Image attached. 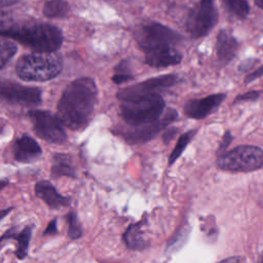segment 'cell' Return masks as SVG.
<instances>
[{"label": "cell", "instance_id": "obj_15", "mask_svg": "<svg viewBox=\"0 0 263 263\" xmlns=\"http://www.w3.org/2000/svg\"><path fill=\"white\" fill-rule=\"evenodd\" d=\"M14 158L21 162H30L42 153L40 146L29 136H23L14 144Z\"/></svg>", "mask_w": 263, "mask_h": 263}, {"label": "cell", "instance_id": "obj_34", "mask_svg": "<svg viewBox=\"0 0 263 263\" xmlns=\"http://www.w3.org/2000/svg\"><path fill=\"white\" fill-rule=\"evenodd\" d=\"M10 211H12V208H9V209H6V210H4V211H1V212H0V220L3 219L7 214H9Z\"/></svg>", "mask_w": 263, "mask_h": 263}, {"label": "cell", "instance_id": "obj_37", "mask_svg": "<svg viewBox=\"0 0 263 263\" xmlns=\"http://www.w3.org/2000/svg\"><path fill=\"white\" fill-rule=\"evenodd\" d=\"M260 263H263V253L261 255V259H260Z\"/></svg>", "mask_w": 263, "mask_h": 263}, {"label": "cell", "instance_id": "obj_32", "mask_svg": "<svg viewBox=\"0 0 263 263\" xmlns=\"http://www.w3.org/2000/svg\"><path fill=\"white\" fill-rule=\"evenodd\" d=\"M8 21V14L4 11H0V27H3Z\"/></svg>", "mask_w": 263, "mask_h": 263}, {"label": "cell", "instance_id": "obj_16", "mask_svg": "<svg viewBox=\"0 0 263 263\" xmlns=\"http://www.w3.org/2000/svg\"><path fill=\"white\" fill-rule=\"evenodd\" d=\"M217 55L223 63L230 62L238 49V42L227 30H221L217 36Z\"/></svg>", "mask_w": 263, "mask_h": 263}, {"label": "cell", "instance_id": "obj_7", "mask_svg": "<svg viewBox=\"0 0 263 263\" xmlns=\"http://www.w3.org/2000/svg\"><path fill=\"white\" fill-rule=\"evenodd\" d=\"M218 12L213 0H199L191 9L186 23L189 34L194 38L205 36L217 24Z\"/></svg>", "mask_w": 263, "mask_h": 263}, {"label": "cell", "instance_id": "obj_18", "mask_svg": "<svg viewBox=\"0 0 263 263\" xmlns=\"http://www.w3.org/2000/svg\"><path fill=\"white\" fill-rule=\"evenodd\" d=\"M51 175L54 178L67 176L74 178L76 176L75 168L72 165L71 159L66 154H55L53 156V163L51 166Z\"/></svg>", "mask_w": 263, "mask_h": 263}, {"label": "cell", "instance_id": "obj_2", "mask_svg": "<svg viewBox=\"0 0 263 263\" xmlns=\"http://www.w3.org/2000/svg\"><path fill=\"white\" fill-rule=\"evenodd\" d=\"M0 35L12 38L38 52H53L62 43L60 30L48 24H25L0 30Z\"/></svg>", "mask_w": 263, "mask_h": 263}, {"label": "cell", "instance_id": "obj_9", "mask_svg": "<svg viewBox=\"0 0 263 263\" xmlns=\"http://www.w3.org/2000/svg\"><path fill=\"white\" fill-rule=\"evenodd\" d=\"M30 117L35 133L41 139L55 144H61L66 141L67 137L61 125V121L49 112L31 111Z\"/></svg>", "mask_w": 263, "mask_h": 263}, {"label": "cell", "instance_id": "obj_11", "mask_svg": "<svg viewBox=\"0 0 263 263\" xmlns=\"http://www.w3.org/2000/svg\"><path fill=\"white\" fill-rule=\"evenodd\" d=\"M178 116V113L174 109H168L162 117H159L157 120L138 126V128L127 133L125 135V140L129 144H142L152 138H154L161 129L166 127L171 122H173Z\"/></svg>", "mask_w": 263, "mask_h": 263}, {"label": "cell", "instance_id": "obj_5", "mask_svg": "<svg viewBox=\"0 0 263 263\" xmlns=\"http://www.w3.org/2000/svg\"><path fill=\"white\" fill-rule=\"evenodd\" d=\"M219 168L230 172H252L263 166V151L255 146H238L219 156Z\"/></svg>", "mask_w": 263, "mask_h": 263}, {"label": "cell", "instance_id": "obj_27", "mask_svg": "<svg viewBox=\"0 0 263 263\" xmlns=\"http://www.w3.org/2000/svg\"><path fill=\"white\" fill-rule=\"evenodd\" d=\"M231 141H232V136H231L230 132H226L225 135H224V137H223V139H222V142H221V144H220V146H219V149H218L219 156L222 155L223 153H225V151H226V149H227V147L229 146V144H230Z\"/></svg>", "mask_w": 263, "mask_h": 263}, {"label": "cell", "instance_id": "obj_26", "mask_svg": "<svg viewBox=\"0 0 263 263\" xmlns=\"http://www.w3.org/2000/svg\"><path fill=\"white\" fill-rule=\"evenodd\" d=\"M259 97H260V92H258V91H255V90L254 91H248V92H246L243 95L237 96L235 98L234 102L237 103V102H240V101H255Z\"/></svg>", "mask_w": 263, "mask_h": 263}, {"label": "cell", "instance_id": "obj_22", "mask_svg": "<svg viewBox=\"0 0 263 263\" xmlns=\"http://www.w3.org/2000/svg\"><path fill=\"white\" fill-rule=\"evenodd\" d=\"M195 133H196L195 130H189V132H187V133L183 134V135L179 138V140H178V142H177V144H176L174 150L172 151V153H171V155H170V157H168V163H170V164H173V163L180 157V155L183 153L184 149L187 147V145L190 143V141H191L192 138L194 137Z\"/></svg>", "mask_w": 263, "mask_h": 263}, {"label": "cell", "instance_id": "obj_3", "mask_svg": "<svg viewBox=\"0 0 263 263\" xmlns=\"http://www.w3.org/2000/svg\"><path fill=\"white\" fill-rule=\"evenodd\" d=\"M60 55L52 52H35L24 55L16 64V73L25 80L45 81L55 77L62 70Z\"/></svg>", "mask_w": 263, "mask_h": 263}, {"label": "cell", "instance_id": "obj_25", "mask_svg": "<svg viewBox=\"0 0 263 263\" xmlns=\"http://www.w3.org/2000/svg\"><path fill=\"white\" fill-rule=\"evenodd\" d=\"M125 70H126V68H123V64H121L118 67V70H117L116 74H114L113 77H112V80L116 84H121V83L126 82V81H128L133 78V76L128 72H125Z\"/></svg>", "mask_w": 263, "mask_h": 263}, {"label": "cell", "instance_id": "obj_31", "mask_svg": "<svg viewBox=\"0 0 263 263\" xmlns=\"http://www.w3.org/2000/svg\"><path fill=\"white\" fill-rule=\"evenodd\" d=\"M255 64V60H248L242 62V64L239 66V70H248Z\"/></svg>", "mask_w": 263, "mask_h": 263}, {"label": "cell", "instance_id": "obj_33", "mask_svg": "<svg viewBox=\"0 0 263 263\" xmlns=\"http://www.w3.org/2000/svg\"><path fill=\"white\" fill-rule=\"evenodd\" d=\"M18 0H0V6H8V5H12L15 2H17Z\"/></svg>", "mask_w": 263, "mask_h": 263}, {"label": "cell", "instance_id": "obj_17", "mask_svg": "<svg viewBox=\"0 0 263 263\" xmlns=\"http://www.w3.org/2000/svg\"><path fill=\"white\" fill-rule=\"evenodd\" d=\"M123 239L127 248L132 250H142L146 248L147 239L144 232V222L141 221L129 225L123 235Z\"/></svg>", "mask_w": 263, "mask_h": 263}, {"label": "cell", "instance_id": "obj_30", "mask_svg": "<svg viewBox=\"0 0 263 263\" xmlns=\"http://www.w3.org/2000/svg\"><path fill=\"white\" fill-rule=\"evenodd\" d=\"M176 133H177V130H176V129H173V128L171 129V128H170V129L164 134V136H163L164 142H165V143L170 142V141L173 139V137L175 136V134H176Z\"/></svg>", "mask_w": 263, "mask_h": 263}, {"label": "cell", "instance_id": "obj_1", "mask_svg": "<svg viewBox=\"0 0 263 263\" xmlns=\"http://www.w3.org/2000/svg\"><path fill=\"white\" fill-rule=\"evenodd\" d=\"M97 93L96 83L90 78H79L70 83L58 105L61 123L71 129L83 128L92 113Z\"/></svg>", "mask_w": 263, "mask_h": 263}, {"label": "cell", "instance_id": "obj_10", "mask_svg": "<svg viewBox=\"0 0 263 263\" xmlns=\"http://www.w3.org/2000/svg\"><path fill=\"white\" fill-rule=\"evenodd\" d=\"M0 100L24 106L39 104L41 92L38 88L27 87L7 80H0Z\"/></svg>", "mask_w": 263, "mask_h": 263}, {"label": "cell", "instance_id": "obj_12", "mask_svg": "<svg viewBox=\"0 0 263 263\" xmlns=\"http://www.w3.org/2000/svg\"><path fill=\"white\" fill-rule=\"evenodd\" d=\"M224 93H216L202 99L188 101L184 106V113L193 119H202L213 113L224 101Z\"/></svg>", "mask_w": 263, "mask_h": 263}, {"label": "cell", "instance_id": "obj_14", "mask_svg": "<svg viewBox=\"0 0 263 263\" xmlns=\"http://www.w3.org/2000/svg\"><path fill=\"white\" fill-rule=\"evenodd\" d=\"M36 195L51 209H61L70 204L71 199L60 194L54 186L48 181H39L35 185Z\"/></svg>", "mask_w": 263, "mask_h": 263}, {"label": "cell", "instance_id": "obj_20", "mask_svg": "<svg viewBox=\"0 0 263 263\" xmlns=\"http://www.w3.org/2000/svg\"><path fill=\"white\" fill-rule=\"evenodd\" d=\"M69 5L65 0H49L43 7V12L47 17H61L67 14Z\"/></svg>", "mask_w": 263, "mask_h": 263}, {"label": "cell", "instance_id": "obj_6", "mask_svg": "<svg viewBox=\"0 0 263 263\" xmlns=\"http://www.w3.org/2000/svg\"><path fill=\"white\" fill-rule=\"evenodd\" d=\"M136 40L141 48L147 51L157 47L173 46L181 40V36L171 28L152 22L144 24L138 30Z\"/></svg>", "mask_w": 263, "mask_h": 263}, {"label": "cell", "instance_id": "obj_28", "mask_svg": "<svg viewBox=\"0 0 263 263\" xmlns=\"http://www.w3.org/2000/svg\"><path fill=\"white\" fill-rule=\"evenodd\" d=\"M261 76H263V65L261 67H259L257 70H255L254 72H252L251 74H249L247 77H246V80L245 82L246 83H250L258 78H260Z\"/></svg>", "mask_w": 263, "mask_h": 263}, {"label": "cell", "instance_id": "obj_4", "mask_svg": "<svg viewBox=\"0 0 263 263\" xmlns=\"http://www.w3.org/2000/svg\"><path fill=\"white\" fill-rule=\"evenodd\" d=\"M164 101L158 93L123 102L120 115L132 126H142L157 120L163 111Z\"/></svg>", "mask_w": 263, "mask_h": 263}, {"label": "cell", "instance_id": "obj_35", "mask_svg": "<svg viewBox=\"0 0 263 263\" xmlns=\"http://www.w3.org/2000/svg\"><path fill=\"white\" fill-rule=\"evenodd\" d=\"M7 185H8V181L7 180H0V190H2Z\"/></svg>", "mask_w": 263, "mask_h": 263}, {"label": "cell", "instance_id": "obj_19", "mask_svg": "<svg viewBox=\"0 0 263 263\" xmlns=\"http://www.w3.org/2000/svg\"><path fill=\"white\" fill-rule=\"evenodd\" d=\"M31 236H32V226H26L21 232L16 234L15 239L17 240V248L15 250V256L17 259L23 260L27 257Z\"/></svg>", "mask_w": 263, "mask_h": 263}, {"label": "cell", "instance_id": "obj_36", "mask_svg": "<svg viewBox=\"0 0 263 263\" xmlns=\"http://www.w3.org/2000/svg\"><path fill=\"white\" fill-rule=\"evenodd\" d=\"M255 3L258 7H260L261 9H263V0H255Z\"/></svg>", "mask_w": 263, "mask_h": 263}, {"label": "cell", "instance_id": "obj_29", "mask_svg": "<svg viewBox=\"0 0 263 263\" xmlns=\"http://www.w3.org/2000/svg\"><path fill=\"white\" fill-rule=\"evenodd\" d=\"M55 233H58V227H57V220L53 219L48 223L47 227L43 232V235H52Z\"/></svg>", "mask_w": 263, "mask_h": 263}, {"label": "cell", "instance_id": "obj_23", "mask_svg": "<svg viewBox=\"0 0 263 263\" xmlns=\"http://www.w3.org/2000/svg\"><path fill=\"white\" fill-rule=\"evenodd\" d=\"M15 51L16 46L13 42L6 39H0V69L11 60Z\"/></svg>", "mask_w": 263, "mask_h": 263}, {"label": "cell", "instance_id": "obj_8", "mask_svg": "<svg viewBox=\"0 0 263 263\" xmlns=\"http://www.w3.org/2000/svg\"><path fill=\"white\" fill-rule=\"evenodd\" d=\"M177 81L178 77L176 75H162L153 77L135 85L120 89L117 92V98L122 102L137 100L143 97L154 95L157 90L168 88L175 85Z\"/></svg>", "mask_w": 263, "mask_h": 263}, {"label": "cell", "instance_id": "obj_21", "mask_svg": "<svg viewBox=\"0 0 263 263\" xmlns=\"http://www.w3.org/2000/svg\"><path fill=\"white\" fill-rule=\"evenodd\" d=\"M222 2L225 8L238 18H245L250 11L247 0H222Z\"/></svg>", "mask_w": 263, "mask_h": 263}, {"label": "cell", "instance_id": "obj_13", "mask_svg": "<svg viewBox=\"0 0 263 263\" xmlns=\"http://www.w3.org/2000/svg\"><path fill=\"white\" fill-rule=\"evenodd\" d=\"M145 61L150 67L164 68L177 65L182 60V54L173 46H162L145 51Z\"/></svg>", "mask_w": 263, "mask_h": 263}, {"label": "cell", "instance_id": "obj_24", "mask_svg": "<svg viewBox=\"0 0 263 263\" xmlns=\"http://www.w3.org/2000/svg\"><path fill=\"white\" fill-rule=\"evenodd\" d=\"M68 221V235L72 239H77L82 235V226L79 222L77 214L75 212H70L67 215Z\"/></svg>", "mask_w": 263, "mask_h": 263}]
</instances>
